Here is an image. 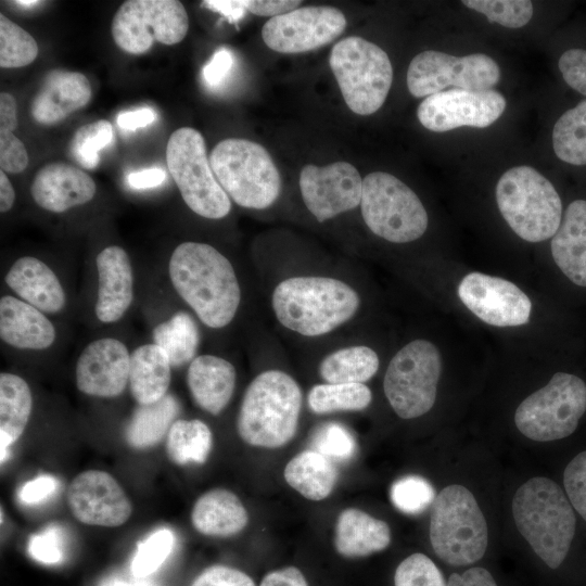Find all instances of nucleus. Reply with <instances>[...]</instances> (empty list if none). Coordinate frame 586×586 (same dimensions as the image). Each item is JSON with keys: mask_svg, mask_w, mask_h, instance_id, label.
<instances>
[{"mask_svg": "<svg viewBox=\"0 0 586 586\" xmlns=\"http://www.w3.org/2000/svg\"><path fill=\"white\" fill-rule=\"evenodd\" d=\"M271 303L283 327L305 336H318L349 320L360 300L341 280L308 276L281 281L273 290Z\"/></svg>", "mask_w": 586, "mask_h": 586, "instance_id": "2", "label": "nucleus"}, {"mask_svg": "<svg viewBox=\"0 0 586 586\" xmlns=\"http://www.w3.org/2000/svg\"><path fill=\"white\" fill-rule=\"evenodd\" d=\"M585 411L586 383L574 374L557 372L519 405L514 422L526 437L550 442L571 435Z\"/></svg>", "mask_w": 586, "mask_h": 586, "instance_id": "11", "label": "nucleus"}, {"mask_svg": "<svg viewBox=\"0 0 586 586\" xmlns=\"http://www.w3.org/2000/svg\"><path fill=\"white\" fill-rule=\"evenodd\" d=\"M24 143L13 132L0 133V167L4 173L18 174L28 165Z\"/></svg>", "mask_w": 586, "mask_h": 586, "instance_id": "50", "label": "nucleus"}, {"mask_svg": "<svg viewBox=\"0 0 586 586\" xmlns=\"http://www.w3.org/2000/svg\"><path fill=\"white\" fill-rule=\"evenodd\" d=\"M202 7L219 13L230 23H238L247 12L245 0H205L202 1Z\"/></svg>", "mask_w": 586, "mask_h": 586, "instance_id": "58", "label": "nucleus"}, {"mask_svg": "<svg viewBox=\"0 0 586 586\" xmlns=\"http://www.w3.org/2000/svg\"><path fill=\"white\" fill-rule=\"evenodd\" d=\"M15 201V192L12 183L3 170H0V212H9Z\"/></svg>", "mask_w": 586, "mask_h": 586, "instance_id": "60", "label": "nucleus"}, {"mask_svg": "<svg viewBox=\"0 0 586 586\" xmlns=\"http://www.w3.org/2000/svg\"><path fill=\"white\" fill-rule=\"evenodd\" d=\"M395 586H447L437 565L423 553L404 559L394 574Z\"/></svg>", "mask_w": 586, "mask_h": 586, "instance_id": "44", "label": "nucleus"}, {"mask_svg": "<svg viewBox=\"0 0 586 586\" xmlns=\"http://www.w3.org/2000/svg\"><path fill=\"white\" fill-rule=\"evenodd\" d=\"M166 179L163 168L150 167L138 171H131L126 176V182L131 189L144 190L161 186Z\"/></svg>", "mask_w": 586, "mask_h": 586, "instance_id": "56", "label": "nucleus"}, {"mask_svg": "<svg viewBox=\"0 0 586 586\" xmlns=\"http://www.w3.org/2000/svg\"><path fill=\"white\" fill-rule=\"evenodd\" d=\"M191 521L193 527L203 535L228 537L246 526L249 514L234 493L215 488L204 493L194 502Z\"/></svg>", "mask_w": 586, "mask_h": 586, "instance_id": "29", "label": "nucleus"}, {"mask_svg": "<svg viewBox=\"0 0 586 586\" xmlns=\"http://www.w3.org/2000/svg\"><path fill=\"white\" fill-rule=\"evenodd\" d=\"M432 484L419 475H406L397 479L391 486L390 498L400 512L419 514L435 500Z\"/></svg>", "mask_w": 586, "mask_h": 586, "instance_id": "41", "label": "nucleus"}, {"mask_svg": "<svg viewBox=\"0 0 586 586\" xmlns=\"http://www.w3.org/2000/svg\"><path fill=\"white\" fill-rule=\"evenodd\" d=\"M213 446L211 429L201 420H176L166 437V453L176 464L204 463Z\"/></svg>", "mask_w": 586, "mask_h": 586, "instance_id": "35", "label": "nucleus"}, {"mask_svg": "<svg viewBox=\"0 0 586 586\" xmlns=\"http://www.w3.org/2000/svg\"><path fill=\"white\" fill-rule=\"evenodd\" d=\"M515 525L534 552L552 570L566 558L575 533V515L561 487L536 476L522 484L512 499Z\"/></svg>", "mask_w": 586, "mask_h": 586, "instance_id": "3", "label": "nucleus"}, {"mask_svg": "<svg viewBox=\"0 0 586 586\" xmlns=\"http://www.w3.org/2000/svg\"><path fill=\"white\" fill-rule=\"evenodd\" d=\"M462 3L483 13L489 22L508 28H520L533 16V4L528 0H463Z\"/></svg>", "mask_w": 586, "mask_h": 586, "instance_id": "43", "label": "nucleus"}, {"mask_svg": "<svg viewBox=\"0 0 586 586\" xmlns=\"http://www.w3.org/2000/svg\"><path fill=\"white\" fill-rule=\"evenodd\" d=\"M563 484L572 506L586 521V450L569 462L563 473Z\"/></svg>", "mask_w": 586, "mask_h": 586, "instance_id": "46", "label": "nucleus"}, {"mask_svg": "<svg viewBox=\"0 0 586 586\" xmlns=\"http://www.w3.org/2000/svg\"><path fill=\"white\" fill-rule=\"evenodd\" d=\"M556 155L572 165H586V100L568 110L552 130Z\"/></svg>", "mask_w": 586, "mask_h": 586, "instance_id": "38", "label": "nucleus"}, {"mask_svg": "<svg viewBox=\"0 0 586 586\" xmlns=\"http://www.w3.org/2000/svg\"><path fill=\"white\" fill-rule=\"evenodd\" d=\"M130 354L124 343L102 337L88 344L77 359L78 390L97 397H116L129 382Z\"/></svg>", "mask_w": 586, "mask_h": 586, "instance_id": "20", "label": "nucleus"}, {"mask_svg": "<svg viewBox=\"0 0 586 586\" xmlns=\"http://www.w3.org/2000/svg\"><path fill=\"white\" fill-rule=\"evenodd\" d=\"M191 586H256L244 572L226 566L212 565L202 571Z\"/></svg>", "mask_w": 586, "mask_h": 586, "instance_id": "49", "label": "nucleus"}, {"mask_svg": "<svg viewBox=\"0 0 586 586\" xmlns=\"http://www.w3.org/2000/svg\"><path fill=\"white\" fill-rule=\"evenodd\" d=\"M500 78L498 64L482 53L454 56L426 50L417 54L407 71V87L416 98L429 97L447 87L471 91L491 90Z\"/></svg>", "mask_w": 586, "mask_h": 586, "instance_id": "14", "label": "nucleus"}, {"mask_svg": "<svg viewBox=\"0 0 586 586\" xmlns=\"http://www.w3.org/2000/svg\"><path fill=\"white\" fill-rule=\"evenodd\" d=\"M458 296L468 309L491 326L515 327L528 322L530 298L502 278L470 272L460 281Z\"/></svg>", "mask_w": 586, "mask_h": 586, "instance_id": "18", "label": "nucleus"}, {"mask_svg": "<svg viewBox=\"0 0 586 586\" xmlns=\"http://www.w3.org/2000/svg\"><path fill=\"white\" fill-rule=\"evenodd\" d=\"M498 208L523 240L542 242L556 233L562 203L552 183L530 166L508 169L496 186Z\"/></svg>", "mask_w": 586, "mask_h": 586, "instance_id": "5", "label": "nucleus"}, {"mask_svg": "<svg viewBox=\"0 0 586 586\" xmlns=\"http://www.w3.org/2000/svg\"><path fill=\"white\" fill-rule=\"evenodd\" d=\"M0 336L21 349H46L55 340V329L41 310L16 297L0 300Z\"/></svg>", "mask_w": 586, "mask_h": 586, "instance_id": "25", "label": "nucleus"}, {"mask_svg": "<svg viewBox=\"0 0 586 586\" xmlns=\"http://www.w3.org/2000/svg\"><path fill=\"white\" fill-rule=\"evenodd\" d=\"M430 540L436 556L453 566L479 561L487 547V525L473 494L462 485L442 489L433 502Z\"/></svg>", "mask_w": 586, "mask_h": 586, "instance_id": "7", "label": "nucleus"}, {"mask_svg": "<svg viewBox=\"0 0 586 586\" xmlns=\"http://www.w3.org/2000/svg\"><path fill=\"white\" fill-rule=\"evenodd\" d=\"M155 118L156 113L153 109L139 107L137 110L120 112L117 115L116 123L122 129L136 130L149 126Z\"/></svg>", "mask_w": 586, "mask_h": 586, "instance_id": "57", "label": "nucleus"}, {"mask_svg": "<svg viewBox=\"0 0 586 586\" xmlns=\"http://www.w3.org/2000/svg\"><path fill=\"white\" fill-rule=\"evenodd\" d=\"M16 101L12 94L0 93V133L13 132L17 127Z\"/></svg>", "mask_w": 586, "mask_h": 586, "instance_id": "59", "label": "nucleus"}, {"mask_svg": "<svg viewBox=\"0 0 586 586\" xmlns=\"http://www.w3.org/2000/svg\"><path fill=\"white\" fill-rule=\"evenodd\" d=\"M447 586H497L493 575L484 568H470L461 574L453 573Z\"/></svg>", "mask_w": 586, "mask_h": 586, "instance_id": "54", "label": "nucleus"}, {"mask_svg": "<svg viewBox=\"0 0 586 586\" xmlns=\"http://www.w3.org/2000/svg\"><path fill=\"white\" fill-rule=\"evenodd\" d=\"M5 282L23 301L42 313L54 314L65 306L66 297L59 278L36 257L16 259L5 276Z\"/></svg>", "mask_w": 586, "mask_h": 586, "instance_id": "24", "label": "nucleus"}, {"mask_svg": "<svg viewBox=\"0 0 586 586\" xmlns=\"http://www.w3.org/2000/svg\"><path fill=\"white\" fill-rule=\"evenodd\" d=\"M329 64L351 111L370 115L383 105L393 68L379 46L360 37H347L332 48Z\"/></svg>", "mask_w": 586, "mask_h": 586, "instance_id": "8", "label": "nucleus"}, {"mask_svg": "<svg viewBox=\"0 0 586 586\" xmlns=\"http://www.w3.org/2000/svg\"><path fill=\"white\" fill-rule=\"evenodd\" d=\"M360 207L368 228L393 243L415 241L428 228V214L418 195L384 171H373L362 179Z\"/></svg>", "mask_w": 586, "mask_h": 586, "instance_id": "10", "label": "nucleus"}, {"mask_svg": "<svg viewBox=\"0 0 586 586\" xmlns=\"http://www.w3.org/2000/svg\"><path fill=\"white\" fill-rule=\"evenodd\" d=\"M166 161L171 178L192 212L208 219H220L229 214L230 199L212 169L201 132L192 127L175 130L167 142Z\"/></svg>", "mask_w": 586, "mask_h": 586, "instance_id": "9", "label": "nucleus"}, {"mask_svg": "<svg viewBox=\"0 0 586 586\" xmlns=\"http://www.w3.org/2000/svg\"><path fill=\"white\" fill-rule=\"evenodd\" d=\"M154 344L168 356L170 365L180 367L190 361L199 346V329L186 311H178L153 329Z\"/></svg>", "mask_w": 586, "mask_h": 586, "instance_id": "36", "label": "nucleus"}, {"mask_svg": "<svg viewBox=\"0 0 586 586\" xmlns=\"http://www.w3.org/2000/svg\"><path fill=\"white\" fill-rule=\"evenodd\" d=\"M189 17L177 0H128L116 11L112 37L123 51L130 54L148 52L154 41L176 44L186 37Z\"/></svg>", "mask_w": 586, "mask_h": 586, "instance_id": "13", "label": "nucleus"}, {"mask_svg": "<svg viewBox=\"0 0 586 586\" xmlns=\"http://www.w3.org/2000/svg\"><path fill=\"white\" fill-rule=\"evenodd\" d=\"M33 408V397L27 382L13 373L0 374V448L1 463L9 447L23 434Z\"/></svg>", "mask_w": 586, "mask_h": 586, "instance_id": "32", "label": "nucleus"}, {"mask_svg": "<svg viewBox=\"0 0 586 586\" xmlns=\"http://www.w3.org/2000/svg\"><path fill=\"white\" fill-rule=\"evenodd\" d=\"M301 3L294 0H245V8L252 14L275 17L297 9Z\"/></svg>", "mask_w": 586, "mask_h": 586, "instance_id": "53", "label": "nucleus"}, {"mask_svg": "<svg viewBox=\"0 0 586 586\" xmlns=\"http://www.w3.org/2000/svg\"><path fill=\"white\" fill-rule=\"evenodd\" d=\"M101 586H152L141 582H127L123 579H107Z\"/></svg>", "mask_w": 586, "mask_h": 586, "instance_id": "61", "label": "nucleus"}, {"mask_svg": "<svg viewBox=\"0 0 586 586\" xmlns=\"http://www.w3.org/2000/svg\"><path fill=\"white\" fill-rule=\"evenodd\" d=\"M377 353L364 345L337 349L323 358L319 373L327 383H364L378 371Z\"/></svg>", "mask_w": 586, "mask_h": 586, "instance_id": "34", "label": "nucleus"}, {"mask_svg": "<svg viewBox=\"0 0 586 586\" xmlns=\"http://www.w3.org/2000/svg\"><path fill=\"white\" fill-rule=\"evenodd\" d=\"M237 372L233 365L215 355H201L192 359L187 383L196 405L211 415L220 413L230 402Z\"/></svg>", "mask_w": 586, "mask_h": 586, "instance_id": "26", "label": "nucleus"}, {"mask_svg": "<svg viewBox=\"0 0 586 586\" xmlns=\"http://www.w3.org/2000/svg\"><path fill=\"white\" fill-rule=\"evenodd\" d=\"M345 27L346 18L339 9L309 5L271 17L264 24L262 37L273 51L302 53L330 43Z\"/></svg>", "mask_w": 586, "mask_h": 586, "instance_id": "15", "label": "nucleus"}, {"mask_svg": "<svg viewBox=\"0 0 586 586\" xmlns=\"http://www.w3.org/2000/svg\"><path fill=\"white\" fill-rule=\"evenodd\" d=\"M442 371L441 355L434 344L416 340L391 359L383 382L385 396L403 419L426 413L434 405Z\"/></svg>", "mask_w": 586, "mask_h": 586, "instance_id": "12", "label": "nucleus"}, {"mask_svg": "<svg viewBox=\"0 0 586 586\" xmlns=\"http://www.w3.org/2000/svg\"><path fill=\"white\" fill-rule=\"evenodd\" d=\"M59 481L52 475H40L28 481L20 491V499L27 505L39 504L55 493Z\"/></svg>", "mask_w": 586, "mask_h": 586, "instance_id": "52", "label": "nucleus"}, {"mask_svg": "<svg viewBox=\"0 0 586 586\" xmlns=\"http://www.w3.org/2000/svg\"><path fill=\"white\" fill-rule=\"evenodd\" d=\"M259 586H308V584L297 568L286 566L266 574Z\"/></svg>", "mask_w": 586, "mask_h": 586, "instance_id": "55", "label": "nucleus"}, {"mask_svg": "<svg viewBox=\"0 0 586 586\" xmlns=\"http://www.w3.org/2000/svg\"><path fill=\"white\" fill-rule=\"evenodd\" d=\"M39 52L34 37L17 24L0 14V66L17 68L29 65Z\"/></svg>", "mask_w": 586, "mask_h": 586, "instance_id": "39", "label": "nucleus"}, {"mask_svg": "<svg viewBox=\"0 0 586 586\" xmlns=\"http://www.w3.org/2000/svg\"><path fill=\"white\" fill-rule=\"evenodd\" d=\"M233 65L232 51L226 47L218 48L202 69L205 85L212 89L220 87L229 76Z\"/></svg>", "mask_w": 586, "mask_h": 586, "instance_id": "51", "label": "nucleus"}, {"mask_svg": "<svg viewBox=\"0 0 586 586\" xmlns=\"http://www.w3.org/2000/svg\"><path fill=\"white\" fill-rule=\"evenodd\" d=\"M391 544V530L386 522L356 509H344L334 528L335 550L346 558H361L382 551Z\"/></svg>", "mask_w": 586, "mask_h": 586, "instance_id": "28", "label": "nucleus"}, {"mask_svg": "<svg viewBox=\"0 0 586 586\" xmlns=\"http://www.w3.org/2000/svg\"><path fill=\"white\" fill-rule=\"evenodd\" d=\"M170 361L156 344L137 347L130 354L129 385L138 405L158 402L170 384Z\"/></svg>", "mask_w": 586, "mask_h": 586, "instance_id": "30", "label": "nucleus"}, {"mask_svg": "<svg viewBox=\"0 0 586 586\" xmlns=\"http://www.w3.org/2000/svg\"><path fill=\"white\" fill-rule=\"evenodd\" d=\"M506 109V99L495 90L450 89L426 97L418 106L421 125L435 132L468 126L484 128L496 122Z\"/></svg>", "mask_w": 586, "mask_h": 586, "instance_id": "16", "label": "nucleus"}, {"mask_svg": "<svg viewBox=\"0 0 586 586\" xmlns=\"http://www.w3.org/2000/svg\"><path fill=\"white\" fill-rule=\"evenodd\" d=\"M66 499L73 515L88 525L119 526L132 513L131 502L119 483L100 470H88L75 476Z\"/></svg>", "mask_w": 586, "mask_h": 586, "instance_id": "19", "label": "nucleus"}, {"mask_svg": "<svg viewBox=\"0 0 586 586\" xmlns=\"http://www.w3.org/2000/svg\"><path fill=\"white\" fill-rule=\"evenodd\" d=\"M28 550L36 561L43 564H56L63 559L62 534L56 526L33 535L29 539Z\"/></svg>", "mask_w": 586, "mask_h": 586, "instance_id": "47", "label": "nucleus"}, {"mask_svg": "<svg viewBox=\"0 0 586 586\" xmlns=\"http://www.w3.org/2000/svg\"><path fill=\"white\" fill-rule=\"evenodd\" d=\"M113 139V127L106 119L79 127L69 143L73 158L86 169H94L100 162L99 152Z\"/></svg>", "mask_w": 586, "mask_h": 586, "instance_id": "40", "label": "nucleus"}, {"mask_svg": "<svg viewBox=\"0 0 586 586\" xmlns=\"http://www.w3.org/2000/svg\"><path fill=\"white\" fill-rule=\"evenodd\" d=\"M95 191V182L87 173L61 162L40 168L30 187L36 204L52 213H63L91 201Z\"/></svg>", "mask_w": 586, "mask_h": 586, "instance_id": "21", "label": "nucleus"}, {"mask_svg": "<svg viewBox=\"0 0 586 586\" xmlns=\"http://www.w3.org/2000/svg\"><path fill=\"white\" fill-rule=\"evenodd\" d=\"M560 270L576 285L586 286V201L572 202L551 240Z\"/></svg>", "mask_w": 586, "mask_h": 586, "instance_id": "27", "label": "nucleus"}, {"mask_svg": "<svg viewBox=\"0 0 586 586\" xmlns=\"http://www.w3.org/2000/svg\"><path fill=\"white\" fill-rule=\"evenodd\" d=\"M286 483L309 500L327 498L335 487L339 471L334 461L310 449L294 456L283 472Z\"/></svg>", "mask_w": 586, "mask_h": 586, "instance_id": "31", "label": "nucleus"}, {"mask_svg": "<svg viewBox=\"0 0 586 586\" xmlns=\"http://www.w3.org/2000/svg\"><path fill=\"white\" fill-rule=\"evenodd\" d=\"M92 97L88 78L79 72H49L30 104V115L40 125H54L86 106Z\"/></svg>", "mask_w": 586, "mask_h": 586, "instance_id": "22", "label": "nucleus"}, {"mask_svg": "<svg viewBox=\"0 0 586 586\" xmlns=\"http://www.w3.org/2000/svg\"><path fill=\"white\" fill-rule=\"evenodd\" d=\"M174 540L173 532L162 528L139 543L130 564L132 575L143 578L153 574L169 556Z\"/></svg>", "mask_w": 586, "mask_h": 586, "instance_id": "42", "label": "nucleus"}, {"mask_svg": "<svg viewBox=\"0 0 586 586\" xmlns=\"http://www.w3.org/2000/svg\"><path fill=\"white\" fill-rule=\"evenodd\" d=\"M43 3L42 1H38V0H18V1H13V4L17 5V7H21L23 9H31V8H35V7H38L39 4Z\"/></svg>", "mask_w": 586, "mask_h": 586, "instance_id": "62", "label": "nucleus"}, {"mask_svg": "<svg viewBox=\"0 0 586 586\" xmlns=\"http://www.w3.org/2000/svg\"><path fill=\"white\" fill-rule=\"evenodd\" d=\"M301 408L297 382L280 370L264 371L244 393L237 418L238 434L251 446L279 448L294 437Z\"/></svg>", "mask_w": 586, "mask_h": 586, "instance_id": "4", "label": "nucleus"}, {"mask_svg": "<svg viewBox=\"0 0 586 586\" xmlns=\"http://www.w3.org/2000/svg\"><path fill=\"white\" fill-rule=\"evenodd\" d=\"M168 272L179 296L209 328H222L234 318L241 300L231 263L214 246L183 242L173 252Z\"/></svg>", "mask_w": 586, "mask_h": 586, "instance_id": "1", "label": "nucleus"}, {"mask_svg": "<svg viewBox=\"0 0 586 586\" xmlns=\"http://www.w3.org/2000/svg\"><path fill=\"white\" fill-rule=\"evenodd\" d=\"M314 450L333 461L351 459L356 451V442L351 432L340 423H326L318 428L311 441Z\"/></svg>", "mask_w": 586, "mask_h": 586, "instance_id": "45", "label": "nucleus"}, {"mask_svg": "<svg viewBox=\"0 0 586 586\" xmlns=\"http://www.w3.org/2000/svg\"><path fill=\"white\" fill-rule=\"evenodd\" d=\"M99 279L97 318L104 323L119 320L133 298V275L127 252L117 245L102 250L97 257Z\"/></svg>", "mask_w": 586, "mask_h": 586, "instance_id": "23", "label": "nucleus"}, {"mask_svg": "<svg viewBox=\"0 0 586 586\" xmlns=\"http://www.w3.org/2000/svg\"><path fill=\"white\" fill-rule=\"evenodd\" d=\"M209 163L218 182L238 205L264 209L277 201L280 174L262 144L246 139H225L211 152Z\"/></svg>", "mask_w": 586, "mask_h": 586, "instance_id": "6", "label": "nucleus"}, {"mask_svg": "<svg viewBox=\"0 0 586 586\" xmlns=\"http://www.w3.org/2000/svg\"><path fill=\"white\" fill-rule=\"evenodd\" d=\"M371 400L372 393L364 383L317 384L307 396L310 410L318 415L364 410Z\"/></svg>", "mask_w": 586, "mask_h": 586, "instance_id": "37", "label": "nucleus"}, {"mask_svg": "<svg viewBox=\"0 0 586 586\" xmlns=\"http://www.w3.org/2000/svg\"><path fill=\"white\" fill-rule=\"evenodd\" d=\"M558 65L565 82L586 95V50H566L560 56Z\"/></svg>", "mask_w": 586, "mask_h": 586, "instance_id": "48", "label": "nucleus"}, {"mask_svg": "<svg viewBox=\"0 0 586 586\" xmlns=\"http://www.w3.org/2000/svg\"><path fill=\"white\" fill-rule=\"evenodd\" d=\"M179 410V403L171 394L153 404L138 405L126 426L127 443L137 449L157 445L168 434Z\"/></svg>", "mask_w": 586, "mask_h": 586, "instance_id": "33", "label": "nucleus"}, {"mask_svg": "<svg viewBox=\"0 0 586 586\" xmlns=\"http://www.w3.org/2000/svg\"><path fill=\"white\" fill-rule=\"evenodd\" d=\"M300 189L307 209L323 222L360 204L362 179L344 161L323 167L308 164L301 170Z\"/></svg>", "mask_w": 586, "mask_h": 586, "instance_id": "17", "label": "nucleus"}]
</instances>
